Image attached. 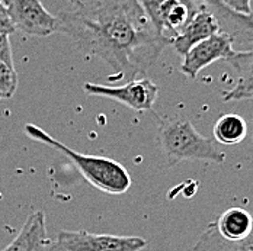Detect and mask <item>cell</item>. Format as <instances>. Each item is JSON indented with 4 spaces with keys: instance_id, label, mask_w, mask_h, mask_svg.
Wrapping results in <instances>:
<instances>
[{
    "instance_id": "8992f818",
    "label": "cell",
    "mask_w": 253,
    "mask_h": 251,
    "mask_svg": "<svg viewBox=\"0 0 253 251\" xmlns=\"http://www.w3.org/2000/svg\"><path fill=\"white\" fill-rule=\"evenodd\" d=\"M4 6L16 31L31 36H48L57 32V16L40 0H6Z\"/></svg>"
},
{
    "instance_id": "e0dca14e",
    "label": "cell",
    "mask_w": 253,
    "mask_h": 251,
    "mask_svg": "<svg viewBox=\"0 0 253 251\" xmlns=\"http://www.w3.org/2000/svg\"><path fill=\"white\" fill-rule=\"evenodd\" d=\"M140 6L143 7L144 13L147 15V18L150 19L152 25L154 26V29L157 31V34L166 36L162 31V25H160V6L163 0H138ZM168 38V36H166ZM169 39V38H168Z\"/></svg>"
},
{
    "instance_id": "d6986e66",
    "label": "cell",
    "mask_w": 253,
    "mask_h": 251,
    "mask_svg": "<svg viewBox=\"0 0 253 251\" xmlns=\"http://www.w3.org/2000/svg\"><path fill=\"white\" fill-rule=\"evenodd\" d=\"M16 29L15 25L9 16V12L6 9V6L3 3H0V34H6V35H10L13 34Z\"/></svg>"
},
{
    "instance_id": "7c38bea8",
    "label": "cell",
    "mask_w": 253,
    "mask_h": 251,
    "mask_svg": "<svg viewBox=\"0 0 253 251\" xmlns=\"http://www.w3.org/2000/svg\"><path fill=\"white\" fill-rule=\"evenodd\" d=\"M228 63L237 74V83L224 95V101L253 99V50L236 51Z\"/></svg>"
},
{
    "instance_id": "5bb4252c",
    "label": "cell",
    "mask_w": 253,
    "mask_h": 251,
    "mask_svg": "<svg viewBox=\"0 0 253 251\" xmlns=\"http://www.w3.org/2000/svg\"><path fill=\"white\" fill-rule=\"evenodd\" d=\"M248 125L239 115H224L214 125V138L223 145H236L246 138Z\"/></svg>"
},
{
    "instance_id": "6da1fadb",
    "label": "cell",
    "mask_w": 253,
    "mask_h": 251,
    "mask_svg": "<svg viewBox=\"0 0 253 251\" xmlns=\"http://www.w3.org/2000/svg\"><path fill=\"white\" fill-rule=\"evenodd\" d=\"M57 32L67 35L84 55L103 60L115 70L114 80L146 75L169 39L152 25L138 0H99L61 10Z\"/></svg>"
},
{
    "instance_id": "277c9868",
    "label": "cell",
    "mask_w": 253,
    "mask_h": 251,
    "mask_svg": "<svg viewBox=\"0 0 253 251\" xmlns=\"http://www.w3.org/2000/svg\"><path fill=\"white\" fill-rule=\"evenodd\" d=\"M54 244L55 251H141L147 241L141 237L92 234L79 229L58 232Z\"/></svg>"
},
{
    "instance_id": "3957f363",
    "label": "cell",
    "mask_w": 253,
    "mask_h": 251,
    "mask_svg": "<svg viewBox=\"0 0 253 251\" xmlns=\"http://www.w3.org/2000/svg\"><path fill=\"white\" fill-rule=\"evenodd\" d=\"M157 140L169 166L186 160L218 164L226 161V154L215 147L212 140L201 135L189 121L177 119L163 122L159 128Z\"/></svg>"
},
{
    "instance_id": "ffe728a7",
    "label": "cell",
    "mask_w": 253,
    "mask_h": 251,
    "mask_svg": "<svg viewBox=\"0 0 253 251\" xmlns=\"http://www.w3.org/2000/svg\"><path fill=\"white\" fill-rule=\"evenodd\" d=\"M223 3L233 12H237L242 15L253 13L252 9H251V0H223Z\"/></svg>"
},
{
    "instance_id": "7a4b0ae2",
    "label": "cell",
    "mask_w": 253,
    "mask_h": 251,
    "mask_svg": "<svg viewBox=\"0 0 253 251\" xmlns=\"http://www.w3.org/2000/svg\"><path fill=\"white\" fill-rule=\"evenodd\" d=\"M26 135L41 144H45L54 150L64 154L83 175V177L98 190L109 195H123L131 187L132 179L126 169L115 160L99 155H89L72 150L58 140L52 138L44 129L28 124L25 126Z\"/></svg>"
},
{
    "instance_id": "52a82bcc",
    "label": "cell",
    "mask_w": 253,
    "mask_h": 251,
    "mask_svg": "<svg viewBox=\"0 0 253 251\" xmlns=\"http://www.w3.org/2000/svg\"><path fill=\"white\" fill-rule=\"evenodd\" d=\"M234 48L230 36L217 32L210 38L204 39L194 45L183 55V63L180 66V72L189 78H195L198 73L208 67L210 64L218 60H230L234 55Z\"/></svg>"
},
{
    "instance_id": "8fae6325",
    "label": "cell",
    "mask_w": 253,
    "mask_h": 251,
    "mask_svg": "<svg viewBox=\"0 0 253 251\" xmlns=\"http://www.w3.org/2000/svg\"><path fill=\"white\" fill-rule=\"evenodd\" d=\"M203 7L195 0H163L160 6V25L166 35L169 31V42L173 35L188 25ZM168 36V35H166Z\"/></svg>"
},
{
    "instance_id": "ac0fdd59",
    "label": "cell",
    "mask_w": 253,
    "mask_h": 251,
    "mask_svg": "<svg viewBox=\"0 0 253 251\" xmlns=\"http://www.w3.org/2000/svg\"><path fill=\"white\" fill-rule=\"evenodd\" d=\"M0 63H6V64L13 66L10 38L6 34H0Z\"/></svg>"
},
{
    "instance_id": "4fadbf2b",
    "label": "cell",
    "mask_w": 253,
    "mask_h": 251,
    "mask_svg": "<svg viewBox=\"0 0 253 251\" xmlns=\"http://www.w3.org/2000/svg\"><path fill=\"white\" fill-rule=\"evenodd\" d=\"M214 225L224 240L231 243H239L243 238H246L251 232L253 218L243 208H230L220 215Z\"/></svg>"
},
{
    "instance_id": "9c48e42d",
    "label": "cell",
    "mask_w": 253,
    "mask_h": 251,
    "mask_svg": "<svg viewBox=\"0 0 253 251\" xmlns=\"http://www.w3.org/2000/svg\"><path fill=\"white\" fill-rule=\"evenodd\" d=\"M0 251H55V244L47 232L45 214L42 211L32 212L18 237Z\"/></svg>"
},
{
    "instance_id": "30bf717a",
    "label": "cell",
    "mask_w": 253,
    "mask_h": 251,
    "mask_svg": "<svg viewBox=\"0 0 253 251\" xmlns=\"http://www.w3.org/2000/svg\"><path fill=\"white\" fill-rule=\"evenodd\" d=\"M217 32H220V26L214 15L205 9H201L188 25L170 38V44L177 54L185 55L194 45Z\"/></svg>"
},
{
    "instance_id": "2e32d148",
    "label": "cell",
    "mask_w": 253,
    "mask_h": 251,
    "mask_svg": "<svg viewBox=\"0 0 253 251\" xmlns=\"http://www.w3.org/2000/svg\"><path fill=\"white\" fill-rule=\"evenodd\" d=\"M19 84L15 66L0 63V99H10L16 93Z\"/></svg>"
},
{
    "instance_id": "7402d4cb",
    "label": "cell",
    "mask_w": 253,
    "mask_h": 251,
    "mask_svg": "<svg viewBox=\"0 0 253 251\" xmlns=\"http://www.w3.org/2000/svg\"><path fill=\"white\" fill-rule=\"evenodd\" d=\"M67 1H70L72 4H75V6H77V7H82V6L84 4V3H82L80 0H67Z\"/></svg>"
},
{
    "instance_id": "ba28073f",
    "label": "cell",
    "mask_w": 253,
    "mask_h": 251,
    "mask_svg": "<svg viewBox=\"0 0 253 251\" xmlns=\"http://www.w3.org/2000/svg\"><path fill=\"white\" fill-rule=\"evenodd\" d=\"M203 9L217 19L220 32L230 36L233 45L239 44L245 50H253V13L242 15L230 10L223 0H195Z\"/></svg>"
},
{
    "instance_id": "5b68a950",
    "label": "cell",
    "mask_w": 253,
    "mask_h": 251,
    "mask_svg": "<svg viewBox=\"0 0 253 251\" xmlns=\"http://www.w3.org/2000/svg\"><path fill=\"white\" fill-rule=\"evenodd\" d=\"M83 90L90 96L106 98L128 106L137 112H152L159 96V87L150 78L129 80L123 86H103L84 83Z\"/></svg>"
},
{
    "instance_id": "9a60e30c",
    "label": "cell",
    "mask_w": 253,
    "mask_h": 251,
    "mask_svg": "<svg viewBox=\"0 0 253 251\" xmlns=\"http://www.w3.org/2000/svg\"><path fill=\"white\" fill-rule=\"evenodd\" d=\"M192 251H242L236 243L224 240L214 224H210L194 246Z\"/></svg>"
},
{
    "instance_id": "44dd1931",
    "label": "cell",
    "mask_w": 253,
    "mask_h": 251,
    "mask_svg": "<svg viewBox=\"0 0 253 251\" xmlns=\"http://www.w3.org/2000/svg\"><path fill=\"white\" fill-rule=\"evenodd\" d=\"M236 244H237V247L242 251H253V225L251 232L248 234V237L243 238L242 241L236 243Z\"/></svg>"
}]
</instances>
